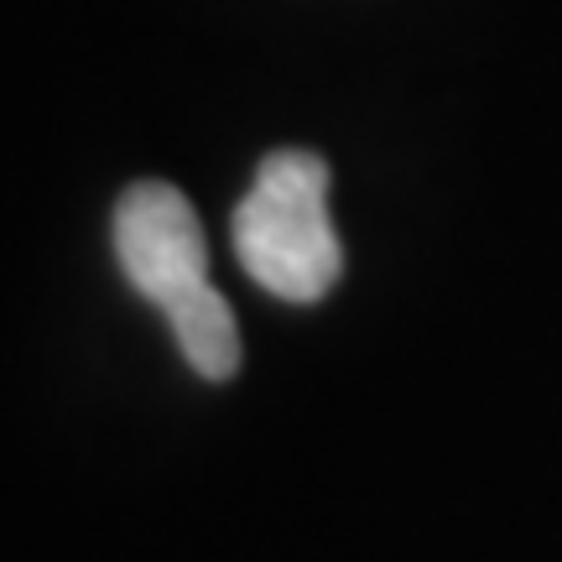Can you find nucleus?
I'll return each mask as SVG.
<instances>
[{
	"label": "nucleus",
	"instance_id": "1",
	"mask_svg": "<svg viewBox=\"0 0 562 562\" xmlns=\"http://www.w3.org/2000/svg\"><path fill=\"white\" fill-rule=\"evenodd\" d=\"M235 256L245 277L281 302H318L344 277V245L328 220V161L318 151H271L235 209Z\"/></svg>",
	"mask_w": 562,
	"mask_h": 562
},
{
	"label": "nucleus",
	"instance_id": "2",
	"mask_svg": "<svg viewBox=\"0 0 562 562\" xmlns=\"http://www.w3.org/2000/svg\"><path fill=\"white\" fill-rule=\"evenodd\" d=\"M115 261L151 307L209 281V245L193 203L172 182H136L115 203Z\"/></svg>",
	"mask_w": 562,
	"mask_h": 562
},
{
	"label": "nucleus",
	"instance_id": "3",
	"mask_svg": "<svg viewBox=\"0 0 562 562\" xmlns=\"http://www.w3.org/2000/svg\"><path fill=\"white\" fill-rule=\"evenodd\" d=\"M161 318L172 323L182 360L193 364L203 381H229L240 370V328H235L229 302L214 292V281H203L193 292L172 297L161 307Z\"/></svg>",
	"mask_w": 562,
	"mask_h": 562
}]
</instances>
